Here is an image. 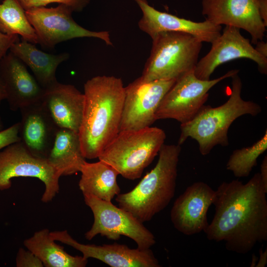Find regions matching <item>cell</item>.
Wrapping results in <instances>:
<instances>
[{"instance_id":"cell-20","label":"cell","mask_w":267,"mask_h":267,"mask_svg":"<svg viewBox=\"0 0 267 267\" xmlns=\"http://www.w3.org/2000/svg\"><path fill=\"white\" fill-rule=\"evenodd\" d=\"M9 51L31 69L34 77L44 90L58 83L55 76L56 69L69 56L65 52L53 54L44 52L34 44L23 39L13 43Z\"/></svg>"},{"instance_id":"cell-15","label":"cell","mask_w":267,"mask_h":267,"mask_svg":"<svg viewBox=\"0 0 267 267\" xmlns=\"http://www.w3.org/2000/svg\"><path fill=\"white\" fill-rule=\"evenodd\" d=\"M50 234L55 241L81 252L84 258L97 259L111 267H161L150 248L132 249L126 245L117 243L84 244L74 239L66 230L52 231Z\"/></svg>"},{"instance_id":"cell-33","label":"cell","mask_w":267,"mask_h":267,"mask_svg":"<svg viewBox=\"0 0 267 267\" xmlns=\"http://www.w3.org/2000/svg\"><path fill=\"white\" fill-rule=\"evenodd\" d=\"M260 258L258 263H257L256 267H265L267 264V249L263 251L262 248L259 250Z\"/></svg>"},{"instance_id":"cell-19","label":"cell","mask_w":267,"mask_h":267,"mask_svg":"<svg viewBox=\"0 0 267 267\" xmlns=\"http://www.w3.org/2000/svg\"><path fill=\"white\" fill-rule=\"evenodd\" d=\"M42 103L58 128L78 133L83 118L85 96L74 86L58 82L45 89Z\"/></svg>"},{"instance_id":"cell-13","label":"cell","mask_w":267,"mask_h":267,"mask_svg":"<svg viewBox=\"0 0 267 267\" xmlns=\"http://www.w3.org/2000/svg\"><path fill=\"white\" fill-rule=\"evenodd\" d=\"M205 20L217 25L230 26L249 33L251 44L263 40L266 26L260 15L258 0H202Z\"/></svg>"},{"instance_id":"cell-26","label":"cell","mask_w":267,"mask_h":267,"mask_svg":"<svg viewBox=\"0 0 267 267\" xmlns=\"http://www.w3.org/2000/svg\"><path fill=\"white\" fill-rule=\"evenodd\" d=\"M25 10L34 8L45 7L51 3H58L70 7L73 11H82L90 0H18Z\"/></svg>"},{"instance_id":"cell-7","label":"cell","mask_w":267,"mask_h":267,"mask_svg":"<svg viewBox=\"0 0 267 267\" xmlns=\"http://www.w3.org/2000/svg\"><path fill=\"white\" fill-rule=\"evenodd\" d=\"M85 204L93 215V222L85 234V238L92 239L98 234L117 240L121 235L129 237L140 249H150L156 243L154 234L130 212L111 202L91 195H83Z\"/></svg>"},{"instance_id":"cell-35","label":"cell","mask_w":267,"mask_h":267,"mask_svg":"<svg viewBox=\"0 0 267 267\" xmlns=\"http://www.w3.org/2000/svg\"><path fill=\"white\" fill-rule=\"evenodd\" d=\"M257 258L256 256L254 254H253L252 260V263H251L250 267H256V265L257 264Z\"/></svg>"},{"instance_id":"cell-18","label":"cell","mask_w":267,"mask_h":267,"mask_svg":"<svg viewBox=\"0 0 267 267\" xmlns=\"http://www.w3.org/2000/svg\"><path fill=\"white\" fill-rule=\"evenodd\" d=\"M21 142L34 155L46 159L52 146L58 128L40 102L20 109Z\"/></svg>"},{"instance_id":"cell-8","label":"cell","mask_w":267,"mask_h":267,"mask_svg":"<svg viewBox=\"0 0 267 267\" xmlns=\"http://www.w3.org/2000/svg\"><path fill=\"white\" fill-rule=\"evenodd\" d=\"M233 69L218 78L203 80L194 71L177 79L164 95L155 114L156 120L172 119L183 124L192 119L207 101L208 91L224 79L238 73Z\"/></svg>"},{"instance_id":"cell-11","label":"cell","mask_w":267,"mask_h":267,"mask_svg":"<svg viewBox=\"0 0 267 267\" xmlns=\"http://www.w3.org/2000/svg\"><path fill=\"white\" fill-rule=\"evenodd\" d=\"M176 80L146 81L141 77L125 87L120 131L137 130L151 126L157 110Z\"/></svg>"},{"instance_id":"cell-4","label":"cell","mask_w":267,"mask_h":267,"mask_svg":"<svg viewBox=\"0 0 267 267\" xmlns=\"http://www.w3.org/2000/svg\"><path fill=\"white\" fill-rule=\"evenodd\" d=\"M231 78V93L224 104L216 107L204 105L192 119L180 124L178 145L190 137L197 142L200 153L207 155L217 145H229L228 131L236 119L245 115L256 116L261 112L259 104L242 98V84L238 73Z\"/></svg>"},{"instance_id":"cell-12","label":"cell","mask_w":267,"mask_h":267,"mask_svg":"<svg viewBox=\"0 0 267 267\" xmlns=\"http://www.w3.org/2000/svg\"><path fill=\"white\" fill-rule=\"evenodd\" d=\"M240 29L225 26L220 36L212 43L209 52L199 60L194 70L195 75L203 80L210 77L220 65L238 58L254 61L261 74L267 73V58L260 54L251 42L240 33Z\"/></svg>"},{"instance_id":"cell-30","label":"cell","mask_w":267,"mask_h":267,"mask_svg":"<svg viewBox=\"0 0 267 267\" xmlns=\"http://www.w3.org/2000/svg\"><path fill=\"white\" fill-rule=\"evenodd\" d=\"M260 176L265 190L267 191V156L263 159L260 166Z\"/></svg>"},{"instance_id":"cell-14","label":"cell","mask_w":267,"mask_h":267,"mask_svg":"<svg viewBox=\"0 0 267 267\" xmlns=\"http://www.w3.org/2000/svg\"><path fill=\"white\" fill-rule=\"evenodd\" d=\"M215 194V190L203 181L188 186L171 209L170 217L174 227L186 235L204 231L209 225L207 212Z\"/></svg>"},{"instance_id":"cell-31","label":"cell","mask_w":267,"mask_h":267,"mask_svg":"<svg viewBox=\"0 0 267 267\" xmlns=\"http://www.w3.org/2000/svg\"><path fill=\"white\" fill-rule=\"evenodd\" d=\"M260 15L266 25L267 26V0H258Z\"/></svg>"},{"instance_id":"cell-2","label":"cell","mask_w":267,"mask_h":267,"mask_svg":"<svg viewBox=\"0 0 267 267\" xmlns=\"http://www.w3.org/2000/svg\"><path fill=\"white\" fill-rule=\"evenodd\" d=\"M85 104L78 132L85 159L98 158L120 132L125 97L121 78L97 76L84 85Z\"/></svg>"},{"instance_id":"cell-17","label":"cell","mask_w":267,"mask_h":267,"mask_svg":"<svg viewBox=\"0 0 267 267\" xmlns=\"http://www.w3.org/2000/svg\"><path fill=\"white\" fill-rule=\"evenodd\" d=\"M134 0L143 13L138 22V27L151 38L162 32H179L191 34L202 43L211 44L221 34V26L207 20L194 22L158 11L150 6L146 0Z\"/></svg>"},{"instance_id":"cell-25","label":"cell","mask_w":267,"mask_h":267,"mask_svg":"<svg viewBox=\"0 0 267 267\" xmlns=\"http://www.w3.org/2000/svg\"><path fill=\"white\" fill-rule=\"evenodd\" d=\"M267 149V130L263 136L250 146L234 150L226 168L237 178L247 177L257 164L258 157Z\"/></svg>"},{"instance_id":"cell-21","label":"cell","mask_w":267,"mask_h":267,"mask_svg":"<svg viewBox=\"0 0 267 267\" xmlns=\"http://www.w3.org/2000/svg\"><path fill=\"white\" fill-rule=\"evenodd\" d=\"M46 160L61 176L80 172L86 160L82 152L78 133L58 128Z\"/></svg>"},{"instance_id":"cell-16","label":"cell","mask_w":267,"mask_h":267,"mask_svg":"<svg viewBox=\"0 0 267 267\" xmlns=\"http://www.w3.org/2000/svg\"><path fill=\"white\" fill-rule=\"evenodd\" d=\"M0 80L12 111L20 110L42 100L45 90L30 73L25 64L10 51L0 61Z\"/></svg>"},{"instance_id":"cell-6","label":"cell","mask_w":267,"mask_h":267,"mask_svg":"<svg viewBox=\"0 0 267 267\" xmlns=\"http://www.w3.org/2000/svg\"><path fill=\"white\" fill-rule=\"evenodd\" d=\"M166 138L157 127L120 131L98 157L123 178L134 180L158 154Z\"/></svg>"},{"instance_id":"cell-29","label":"cell","mask_w":267,"mask_h":267,"mask_svg":"<svg viewBox=\"0 0 267 267\" xmlns=\"http://www.w3.org/2000/svg\"><path fill=\"white\" fill-rule=\"evenodd\" d=\"M19 40L18 35H9L0 31V63L12 44Z\"/></svg>"},{"instance_id":"cell-5","label":"cell","mask_w":267,"mask_h":267,"mask_svg":"<svg viewBox=\"0 0 267 267\" xmlns=\"http://www.w3.org/2000/svg\"><path fill=\"white\" fill-rule=\"evenodd\" d=\"M152 46L141 78L146 81L177 80L194 71L202 42L191 34L162 32L151 38Z\"/></svg>"},{"instance_id":"cell-23","label":"cell","mask_w":267,"mask_h":267,"mask_svg":"<svg viewBox=\"0 0 267 267\" xmlns=\"http://www.w3.org/2000/svg\"><path fill=\"white\" fill-rule=\"evenodd\" d=\"M23 244L45 267H85L88 262V259L83 256H74L66 252L63 246L56 243L47 228L35 232Z\"/></svg>"},{"instance_id":"cell-3","label":"cell","mask_w":267,"mask_h":267,"mask_svg":"<svg viewBox=\"0 0 267 267\" xmlns=\"http://www.w3.org/2000/svg\"><path fill=\"white\" fill-rule=\"evenodd\" d=\"M181 149L178 144H164L155 166L133 189L116 196L118 206L143 223L166 208L175 195Z\"/></svg>"},{"instance_id":"cell-9","label":"cell","mask_w":267,"mask_h":267,"mask_svg":"<svg viewBox=\"0 0 267 267\" xmlns=\"http://www.w3.org/2000/svg\"><path fill=\"white\" fill-rule=\"evenodd\" d=\"M61 176L46 159L33 155L21 141L13 143L0 151V190L9 189L11 179L17 177L34 178L44 185L43 202L52 201L59 191Z\"/></svg>"},{"instance_id":"cell-1","label":"cell","mask_w":267,"mask_h":267,"mask_svg":"<svg viewBox=\"0 0 267 267\" xmlns=\"http://www.w3.org/2000/svg\"><path fill=\"white\" fill-rule=\"evenodd\" d=\"M260 173L245 184L223 182L215 190V213L204 231L207 238L224 241L226 249L246 254L267 240V200Z\"/></svg>"},{"instance_id":"cell-28","label":"cell","mask_w":267,"mask_h":267,"mask_svg":"<svg viewBox=\"0 0 267 267\" xmlns=\"http://www.w3.org/2000/svg\"><path fill=\"white\" fill-rule=\"evenodd\" d=\"M20 122L0 131V150L21 141L19 136Z\"/></svg>"},{"instance_id":"cell-22","label":"cell","mask_w":267,"mask_h":267,"mask_svg":"<svg viewBox=\"0 0 267 267\" xmlns=\"http://www.w3.org/2000/svg\"><path fill=\"white\" fill-rule=\"evenodd\" d=\"M79 187L83 195H91L111 202L120 193L117 178V170L108 164L99 160L94 163L86 161L83 165Z\"/></svg>"},{"instance_id":"cell-32","label":"cell","mask_w":267,"mask_h":267,"mask_svg":"<svg viewBox=\"0 0 267 267\" xmlns=\"http://www.w3.org/2000/svg\"><path fill=\"white\" fill-rule=\"evenodd\" d=\"M255 49L262 55L267 58V44L262 41H259L256 44Z\"/></svg>"},{"instance_id":"cell-24","label":"cell","mask_w":267,"mask_h":267,"mask_svg":"<svg viewBox=\"0 0 267 267\" xmlns=\"http://www.w3.org/2000/svg\"><path fill=\"white\" fill-rule=\"evenodd\" d=\"M0 31L9 35L20 36L34 44H40L37 34L18 0H3L0 3Z\"/></svg>"},{"instance_id":"cell-27","label":"cell","mask_w":267,"mask_h":267,"mask_svg":"<svg viewBox=\"0 0 267 267\" xmlns=\"http://www.w3.org/2000/svg\"><path fill=\"white\" fill-rule=\"evenodd\" d=\"M17 267H43L40 259L29 250L20 248L16 257Z\"/></svg>"},{"instance_id":"cell-34","label":"cell","mask_w":267,"mask_h":267,"mask_svg":"<svg viewBox=\"0 0 267 267\" xmlns=\"http://www.w3.org/2000/svg\"><path fill=\"white\" fill-rule=\"evenodd\" d=\"M6 99V93L4 87L0 80V104L2 100ZM3 127L2 123L0 117V129Z\"/></svg>"},{"instance_id":"cell-10","label":"cell","mask_w":267,"mask_h":267,"mask_svg":"<svg viewBox=\"0 0 267 267\" xmlns=\"http://www.w3.org/2000/svg\"><path fill=\"white\" fill-rule=\"evenodd\" d=\"M72 9L59 4L55 7H34L25 10L26 15L35 29L40 44L53 48L57 44L75 38H94L112 46L108 31H92L77 24L72 16Z\"/></svg>"}]
</instances>
